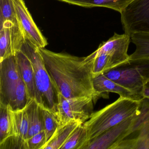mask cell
Returning a JSON list of instances; mask_svg holds the SVG:
<instances>
[{"label":"cell","mask_w":149,"mask_h":149,"mask_svg":"<svg viewBox=\"0 0 149 149\" xmlns=\"http://www.w3.org/2000/svg\"><path fill=\"white\" fill-rule=\"evenodd\" d=\"M132 42L136 46L130 59H149V33H135L130 36Z\"/></svg>","instance_id":"cell-19"},{"label":"cell","mask_w":149,"mask_h":149,"mask_svg":"<svg viewBox=\"0 0 149 149\" xmlns=\"http://www.w3.org/2000/svg\"><path fill=\"white\" fill-rule=\"evenodd\" d=\"M20 27L25 36L39 48H45L47 41L38 28L24 0H12Z\"/></svg>","instance_id":"cell-9"},{"label":"cell","mask_w":149,"mask_h":149,"mask_svg":"<svg viewBox=\"0 0 149 149\" xmlns=\"http://www.w3.org/2000/svg\"><path fill=\"white\" fill-rule=\"evenodd\" d=\"M6 21L19 24L12 0H0V23Z\"/></svg>","instance_id":"cell-24"},{"label":"cell","mask_w":149,"mask_h":149,"mask_svg":"<svg viewBox=\"0 0 149 149\" xmlns=\"http://www.w3.org/2000/svg\"><path fill=\"white\" fill-rule=\"evenodd\" d=\"M82 123L71 120L66 123L58 125L56 130L43 149H61L72 132Z\"/></svg>","instance_id":"cell-17"},{"label":"cell","mask_w":149,"mask_h":149,"mask_svg":"<svg viewBox=\"0 0 149 149\" xmlns=\"http://www.w3.org/2000/svg\"><path fill=\"white\" fill-rule=\"evenodd\" d=\"M120 13L125 33H149V0H133Z\"/></svg>","instance_id":"cell-7"},{"label":"cell","mask_w":149,"mask_h":149,"mask_svg":"<svg viewBox=\"0 0 149 149\" xmlns=\"http://www.w3.org/2000/svg\"><path fill=\"white\" fill-rule=\"evenodd\" d=\"M138 113L89 140L81 149H111L114 144L124 139Z\"/></svg>","instance_id":"cell-10"},{"label":"cell","mask_w":149,"mask_h":149,"mask_svg":"<svg viewBox=\"0 0 149 149\" xmlns=\"http://www.w3.org/2000/svg\"><path fill=\"white\" fill-rule=\"evenodd\" d=\"M87 139V130L81 124L70 134L61 149H81Z\"/></svg>","instance_id":"cell-22"},{"label":"cell","mask_w":149,"mask_h":149,"mask_svg":"<svg viewBox=\"0 0 149 149\" xmlns=\"http://www.w3.org/2000/svg\"><path fill=\"white\" fill-rule=\"evenodd\" d=\"M30 99L15 55L0 62V103L19 110L25 109Z\"/></svg>","instance_id":"cell-2"},{"label":"cell","mask_w":149,"mask_h":149,"mask_svg":"<svg viewBox=\"0 0 149 149\" xmlns=\"http://www.w3.org/2000/svg\"><path fill=\"white\" fill-rule=\"evenodd\" d=\"M93 84L95 92L98 97L103 96L104 93L113 92L118 94L120 97L135 101H141L143 98L109 79L103 74L94 77Z\"/></svg>","instance_id":"cell-12"},{"label":"cell","mask_w":149,"mask_h":149,"mask_svg":"<svg viewBox=\"0 0 149 149\" xmlns=\"http://www.w3.org/2000/svg\"><path fill=\"white\" fill-rule=\"evenodd\" d=\"M96 100L93 97L82 96L67 98L58 94L57 111L56 115L58 125L71 120L85 123L93 111V105Z\"/></svg>","instance_id":"cell-6"},{"label":"cell","mask_w":149,"mask_h":149,"mask_svg":"<svg viewBox=\"0 0 149 149\" xmlns=\"http://www.w3.org/2000/svg\"><path fill=\"white\" fill-rule=\"evenodd\" d=\"M22 77L31 99H36V88L33 70L30 60L21 50L15 55Z\"/></svg>","instance_id":"cell-15"},{"label":"cell","mask_w":149,"mask_h":149,"mask_svg":"<svg viewBox=\"0 0 149 149\" xmlns=\"http://www.w3.org/2000/svg\"><path fill=\"white\" fill-rule=\"evenodd\" d=\"M140 102L120 97L114 102L93 112L83 123L87 132L86 142L136 115L139 111Z\"/></svg>","instance_id":"cell-3"},{"label":"cell","mask_w":149,"mask_h":149,"mask_svg":"<svg viewBox=\"0 0 149 149\" xmlns=\"http://www.w3.org/2000/svg\"><path fill=\"white\" fill-rule=\"evenodd\" d=\"M148 120H149V99L143 98L140 101L138 113L127 131L124 139L139 130Z\"/></svg>","instance_id":"cell-20"},{"label":"cell","mask_w":149,"mask_h":149,"mask_svg":"<svg viewBox=\"0 0 149 149\" xmlns=\"http://www.w3.org/2000/svg\"><path fill=\"white\" fill-rule=\"evenodd\" d=\"M46 143V134L44 130H42L27 139L26 149H43Z\"/></svg>","instance_id":"cell-25"},{"label":"cell","mask_w":149,"mask_h":149,"mask_svg":"<svg viewBox=\"0 0 149 149\" xmlns=\"http://www.w3.org/2000/svg\"><path fill=\"white\" fill-rule=\"evenodd\" d=\"M13 136L10 107L0 103V144Z\"/></svg>","instance_id":"cell-21"},{"label":"cell","mask_w":149,"mask_h":149,"mask_svg":"<svg viewBox=\"0 0 149 149\" xmlns=\"http://www.w3.org/2000/svg\"><path fill=\"white\" fill-rule=\"evenodd\" d=\"M39 50L58 94L67 98L92 96L97 101L90 61L86 57L55 53L45 48Z\"/></svg>","instance_id":"cell-1"},{"label":"cell","mask_w":149,"mask_h":149,"mask_svg":"<svg viewBox=\"0 0 149 149\" xmlns=\"http://www.w3.org/2000/svg\"><path fill=\"white\" fill-rule=\"evenodd\" d=\"M41 109L47 143L56 130L58 123L54 112L42 106Z\"/></svg>","instance_id":"cell-23"},{"label":"cell","mask_w":149,"mask_h":149,"mask_svg":"<svg viewBox=\"0 0 149 149\" xmlns=\"http://www.w3.org/2000/svg\"><path fill=\"white\" fill-rule=\"evenodd\" d=\"M115 144L111 149H149V120L136 132Z\"/></svg>","instance_id":"cell-14"},{"label":"cell","mask_w":149,"mask_h":149,"mask_svg":"<svg viewBox=\"0 0 149 149\" xmlns=\"http://www.w3.org/2000/svg\"><path fill=\"white\" fill-rule=\"evenodd\" d=\"M103 74L143 98L144 86L149 81V59H130Z\"/></svg>","instance_id":"cell-5"},{"label":"cell","mask_w":149,"mask_h":149,"mask_svg":"<svg viewBox=\"0 0 149 149\" xmlns=\"http://www.w3.org/2000/svg\"><path fill=\"white\" fill-rule=\"evenodd\" d=\"M21 50L28 57L33 70L36 88V100L41 106L57 111L58 92L45 67L39 48L25 38Z\"/></svg>","instance_id":"cell-4"},{"label":"cell","mask_w":149,"mask_h":149,"mask_svg":"<svg viewBox=\"0 0 149 149\" xmlns=\"http://www.w3.org/2000/svg\"><path fill=\"white\" fill-rule=\"evenodd\" d=\"M10 116L13 131V136L11 138L16 141L20 149H26V142L28 136L29 123L26 109L13 111L10 109Z\"/></svg>","instance_id":"cell-13"},{"label":"cell","mask_w":149,"mask_h":149,"mask_svg":"<svg viewBox=\"0 0 149 149\" xmlns=\"http://www.w3.org/2000/svg\"><path fill=\"white\" fill-rule=\"evenodd\" d=\"M84 8L103 7L121 13L133 0H56Z\"/></svg>","instance_id":"cell-18"},{"label":"cell","mask_w":149,"mask_h":149,"mask_svg":"<svg viewBox=\"0 0 149 149\" xmlns=\"http://www.w3.org/2000/svg\"><path fill=\"white\" fill-rule=\"evenodd\" d=\"M130 40V36L127 34L115 33L108 40L101 43L96 51L110 56L116 67L130 60L128 50Z\"/></svg>","instance_id":"cell-11"},{"label":"cell","mask_w":149,"mask_h":149,"mask_svg":"<svg viewBox=\"0 0 149 149\" xmlns=\"http://www.w3.org/2000/svg\"><path fill=\"white\" fill-rule=\"evenodd\" d=\"M29 123L28 139L44 130L41 106L36 99H31L25 107Z\"/></svg>","instance_id":"cell-16"},{"label":"cell","mask_w":149,"mask_h":149,"mask_svg":"<svg viewBox=\"0 0 149 149\" xmlns=\"http://www.w3.org/2000/svg\"><path fill=\"white\" fill-rule=\"evenodd\" d=\"M25 40L19 24L10 21L0 23V62L15 56Z\"/></svg>","instance_id":"cell-8"},{"label":"cell","mask_w":149,"mask_h":149,"mask_svg":"<svg viewBox=\"0 0 149 149\" xmlns=\"http://www.w3.org/2000/svg\"><path fill=\"white\" fill-rule=\"evenodd\" d=\"M143 96V98L149 99V81L146 83L144 86Z\"/></svg>","instance_id":"cell-26"}]
</instances>
